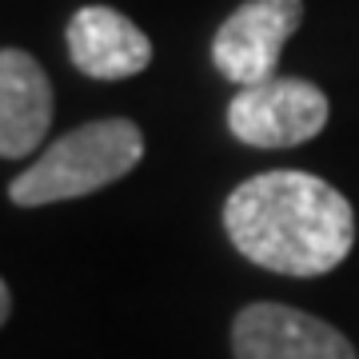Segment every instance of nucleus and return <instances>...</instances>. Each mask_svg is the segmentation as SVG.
Wrapping results in <instances>:
<instances>
[{"instance_id":"8","label":"nucleus","mask_w":359,"mask_h":359,"mask_svg":"<svg viewBox=\"0 0 359 359\" xmlns=\"http://www.w3.org/2000/svg\"><path fill=\"white\" fill-rule=\"evenodd\" d=\"M8 316H13V287L0 283V323H8Z\"/></svg>"},{"instance_id":"6","label":"nucleus","mask_w":359,"mask_h":359,"mask_svg":"<svg viewBox=\"0 0 359 359\" xmlns=\"http://www.w3.org/2000/svg\"><path fill=\"white\" fill-rule=\"evenodd\" d=\"M68 56L92 80H128L152 65V40L124 13L108 4H84L68 20Z\"/></svg>"},{"instance_id":"1","label":"nucleus","mask_w":359,"mask_h":359,"mask_svg":"<svg viewBox=\"0 0 359 359\" xmlns=\"http://www.w3.org/2000/svg\"><path fill=\"white\" fill-rule=\"evenodd\" d=\"M228 240L244 259L276 276L316 280L347 259L355 212L347 196L311 172H259L224 204Z\"/></svg>"},{"instance_id":"5","label":"nucleus","mask_w":359,"mask_h":359,"mask_svg":"<svg viewBox=\"0 0 359 359\" xmlns=\"http://www.w3.org/2000/svg\"><path fill=\"white\" fill-rule=\"evenodd\" d=\"M236 359H359L351 339L327 320L287 304H248L231 320Z\"/></svg>"},{"instance_id":"3","label":"nucleus","mask_w":359,"mask_h":359,"mask_svg":"<svg viewBox=\"0 0 359 359\" xmlns=\"http://www.w3.org/2000/svg\"><path fill=\"white\" fill-rule=\"evenodd\" d=\"M332 104L311 80L271 76L240 88L228 104V128L248 148H295L316 140Z\"/></svg>"},{"instance_id":"2","label":"nucleus","mask_w":359,"mask_h":359,"mask_svg":"<svg viewBox=\"0 0 359 359\" xmlns=\"http://www.w3.org/2000/svg\"><path fill=\"white\" fill-rule=\"evenodd\" d=\"M144 156V132L132 120H92L84 128L44 148L32 168L8 184V200L16 208H44L60 200H80L128 176Z\"/></svg>"},{"instance_id":"7","label":"nucleus","mask_w":359,"mask_h":359,"mask_svg":"<svg viewBox=\"0 0 359 359\" xmlns=\"http://www.w3.org/2000/svg\"><path fill=\"white\" fill-rule=\"evenodd\" d=\"M52 124V84L25 48L0 52V156L20 160L44 144Z\"/></svg>"},{"instance_id":"4","label":"nucleus","mask_w":359,"mask_h":359,"mask_svg":"<svg viewBox=\"0 0 359 359\" xmlns=\"http://www.w3.org/2000/svg\"><path fill=\"white\" fill-rule=\"evenodd\" d=\"M304 25V0H248L216 28L212 65L224 80L252 88L276 76L280 52Z\"/></svg>"}]
</instances>
